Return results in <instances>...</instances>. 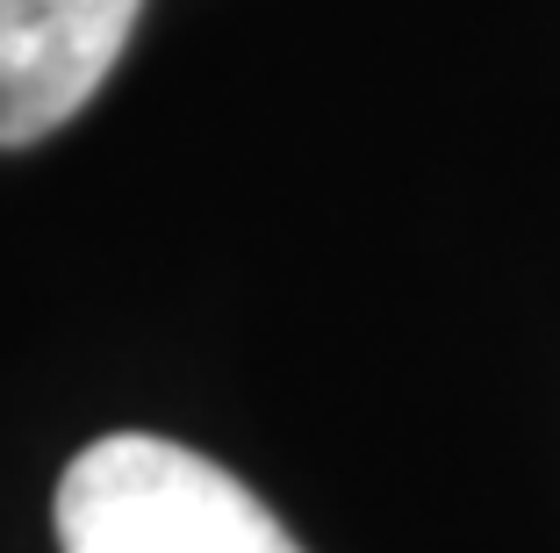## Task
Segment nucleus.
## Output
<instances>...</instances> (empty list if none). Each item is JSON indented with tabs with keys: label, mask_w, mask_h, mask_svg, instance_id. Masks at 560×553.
<instances>
[{
	"label": "nucleus",
	"mask_w": 560,
	"mask_h": 553,
	"mask_svg": "<svg viewBox=\"0 0 560 553\" xmlns=\"http://www.w3.org/2000/svg\"><path fill=\"white\" fill-rule=\"evenodd\" d=\"M66 553H302L231 468L151 431L94 439L58 482Z\"/></svg>",
	"instance_id": "obj_1"
},
{
	"label": "nucleus",
	"mask_w": 560,
	"mask_h": 553,
	"mask_svg": "<svg viewBox=\"0 0 560 553\" xmlns=\"http://www.w3.org/2000/svg\"><path fill=\"white\" fill-rule=\"evenodd\" d=\"M144 0H0V151L66 130L108 87Z\"/></svg>",
	"instance_id": "obj_2"
}]
</instances>
